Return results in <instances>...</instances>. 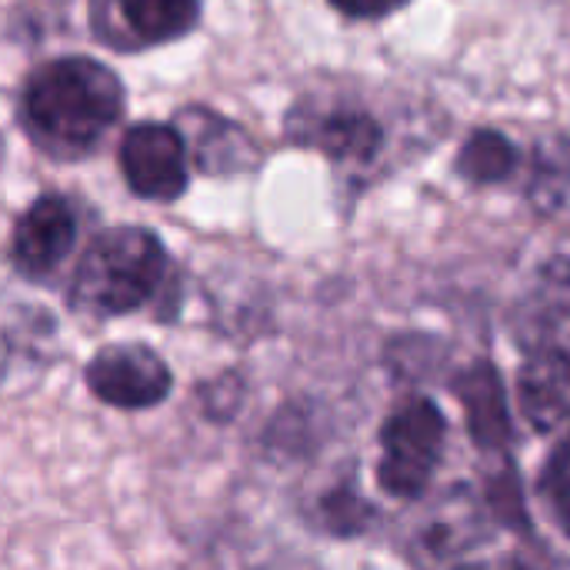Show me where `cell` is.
Instances as JSON below:
<instances>
[{"label": "cell", "instance_id": "obj_1", "mask_svg": "<svg viewBox=\"0 0 570 570\" xmlns=\"http://www.w3.org/2000/svg\"><path fill=\"white\" fill-rule=\"evenodd\" d=\"M124 114V87L90 57H57L37 67L20 94L23 130L50 154H87Z\"/></svg>", "mask_w": 570, "mask_h": 570}, {"label": "cell", "instance_id": "obj_2", "mask_svg": "<svg viewBox=\"0 0 570 570\" xmlns=\"http://www.w3.org/2000/svg\"><path fill=\"white\" fill-rule=\"evenodd\" d=\"M167 281V250L144 227H110L97 234L70 281V307L90 317L140 311Z\"/></svg>", "mask_w": 570, "mask_h": 570}, {"label": "cell", "instance_id": "obj_3", "mask_svg": "<svg viewBox=\"0 0 570 570\" xmlns=\"http://www.w3.org/2000/svg\"><path fill=\"white\" fill-rule=\"evenodd\" d=\"M448 421L428 397L404 401L381 428L377 484L384 494L401 501H417L441 464Z\"/></svg>", "mask_w": 570, "mask_h": 570}, {"label": "cell", "instance_id": "obj_4", "mask_svg": "<svg viewBox=\"0 0 570 570\" xmlns=\"http://www.w3.org/2000/svg\"><path fill=\"white\" fill-rule=\"evenodd\" d=\"M97 401L120 411H144L170 394V367L144 344H110L97 351L83 371Z\"/></svg>", "mask_w": 570, "mask_h": 570}, {"label": "cell", "instance_id": "obj_5", "mask_svg": "<svg viewBox=\"0 0 570 570\" xmlns=\"http://www.w3.org/2000/svg\"><path fill=\"white\" fill-rule=\"evenodd\" d=\"M120 170L140 200H177L187 184V144L167 124H137L120 140Z\"/></svg>", "mask_w": 570, "mask_h": 570}, {"label": "cell", "instance_id": "obj_6", "mask_svg": "<svg viewBox=\"0 0 570 570\" xmlns=\"http://www.w3.org/2000/svg\"><path fill=\"white\" fill-rule=\"evenodd\" d=\"M77 244V210L60 194L37 197L17 220L10 261L20 277L40 281L53 274Z\"/></svg>", "mask_w": 570, "mask_h": 570}, {"label": "cell", "instance_id": "obj_7", "mask_svg": "<svg viewBox=\"0 0 570 570\" xmlns=\"http://www.w3.org/2000/svg\"><path fill=\"white\" fill-rule=\"evenodd\" d=\"M481 538L484 504L474 494H468V488H458L428 508L407 548L414 561H454L464 551L478 548Z\"/></svg>", "mask_w": 570, "mask_h": 570}, {"label": "cell", "instance_id": "obj_8", "mask_svg": "<svg viewBox=\"0 0 570 570\" xmlns=\"http://www.w3.org/2000/svg\"><path fill=\"white\" fill-rule=\"evenodd\" d=\"M518 401L528 424L541 434L570 421V354L561 347H541L518 374Z\"/></svg>", "mask_w": 570, "mask_h": 570}, {"label": "cell", "instance_id": "obj_9", "mask_svg": "<svg viewBox=\"0 0 570 570\" xmlns=\"http://www.w3.org/2000/svg\"><path fill=\"white\" fill-rule=\"evenodd\" d=\"M291 134H297V140L324 150L337 164H367L377 157V150L384 144L381 124L371 114L351 110V107L297 117V120H291Z\"/></svg>", "mask_w": 570, "mask_h": 570}, {"label": "cell", "instance_id": "obj_10", "mask_svg": "<svg viewBox=\"0 0 570 570\" xmlns=\"http://www.w3.org/2000/svg\"><path fill=\"white\" fill-rule=\"evenodd\" d=\"M97 10L110 13V23L100 27V40L120 30L127 33L124 47H150L190 33L200 17V0H107V7L97 3Z\"/></svg>", "mask_w": 570, "mask_h": 570}, {"label": "cell", "instance_id": "obj_11", "mask_svg": "<svg viewBox=\"0 0 570 570\" xmlns=\"http://www.w3.org/2000/svg\"><path fill=\"white\" fill-rule=\"evenodd\" d=\"M454 394L464 407L474 444L484 451H504L511 444V414L501 374L488 361H481L458 377Z\"/></svg>", "mask_w": 570, "mask_h": 570}, {"label": "cell", "instance_id": "obj_12", "mask_svg": "<svg viewBox=\"0 0 570 570\" xmlns=\"http://www.w3.org/2000/svg\"><path fill=\"white\" fill-rule=\"evenodd\" d=\"M518 147L511 137L498 134V130H474L458 160H454V170L468 180V184H478V187H488V184H501L508 180L514 170H518Z\"/></svg>", "mask_w": 570, "mask_h": 570}, {"label": "cell", "instance_id": "obj_13", "mask_svg": "<svg viewBox=\"0 0 570 570\" xmlns=\"http://www.w3.org/2000/svg\"><path fill=\"white\" fill-rule=\"evenodd\" d=\"M531 204L541 214L570 207V137H551L531 157Z\"/></svg>", "mask_w": 570, "mask_h": 570}, {"label": "cell", "instance_id": "obj_14", "mask_svg": "<svg viewBox=\"0 0 570 570\" xmlns=\"http://www.w3.org/2000/svg\"><path fill=\"white\" fill-rule=\"evenodd\" d=\"M534 311L544 327L548 347L570 354V257H554L538 274Z\"/></svg>", "mask_w": 570, "mask_h": 570}, {"label": "cell", "instance_id": "obj_15", "mask_svg": "<svg viewBox=\"0 0 570 570\" xmlns=\"http://www.w3.org/2000/svg\"><path fill=\"white\" fill-rule=\"evenodd\" d=\"M321 514H324V524H327L331 534H337V538H357L371 524V518L377 511L361 498V491L354 484H337L334 491L324 494Z\"/></svg>", "mask_w": 570, "mask_h": 570}, {"label": "cell", "instance_id": "obj_16", "mask_svg": "<svg viewBox=\"0 0 570 570\" xmlns=\"http://www.w3.org/2000/svg\"><path fill=\"white\" fill-rule=\"evenodd\" d=\"M538 491H541V501L551 511L554 524L570 538V438H564L551 451V458L541 471Z\"/></svg>", "mask_w": 570, "mask_h": 570}, {"label": "cell", "instance_id": "obj_17", "mask_svg": "<svg viewBox=\"0 0 570 570\" xmlns=\"http://www.w3.org/2000/svg\"><path fill=\"white\" fill-rule=\"evenodd\" d=\"M491 514L498 521H508L511 528H521L528 531V518H524V501H521V484L514 478V471H501L491 484H488V494H484Z\"/></svg>", "mask_w": 570, "mask_h": 570}, {"label": "cell", "instance_id": "obj_18", "mask_svg": "<svg viewBox=\"0 0 570 570\" xmlns=\"http://www.w3.org/2000/svg\"><path fill=\"white\" fill-rule=\"evenodd\" d=\"M331 3L351 20H381V17H391L394 10L407 7L411 0H331Z\"/></svg>", "mask_w": 570, "mask_h": 570}]
</instances>
